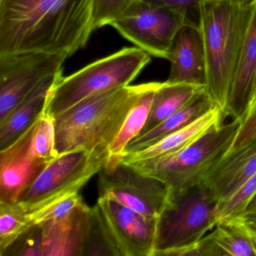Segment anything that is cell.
Here are the masks:
<instances>
[{
  "label": "cell",
  "mask_w": 256,
  "mask_h": 256,
  "mask_svg": "<svg viewBox=\"0 0 256 256\" xmlns=\"http://www.w3.org/2000/svg\"><path fill=\"white\" fill-rule=\"evenodd\" d=\"M256 194V173L248 178L232 196L218 202L216 216L218 222L240 218Z\"/></svg>",
  "instance_id": "27"
},
{
  "label": "cell",
  "mask_w": 256,
  "mask_h": 256,
  "mask_svg": "<svg viewBox=\"0 0 256 256\" xmlns=\"http://www.w3.org/2000/svg\"><path fill=\"white\" fill-rule=\"evenodd\" d=\"M218 202L202 182L182 191L170 190L158 218L154 256L200 240L218 222Z\"/></svg>",
  "instance_id": "6"
},
{
  "label": "cell",
  "mask_w": 256,
  "mask_h": 256,
  "mask_svg": "<svg viewBox=\"0 0 256 256\" xmlns=\"http://www.w3.org/2000/svg\"><path fill=\"white\" fill-rule=\"evenodd\" d=\"M240 218H242L247 227L256 230V194L252 199L242 216Z\"/></svg>",
  "instance_id": "31"
},
{
  "label": "cell",
  "mask_w": 256,
  "mask_h": 256,
  "mask_svg": "<svg viewBox=\"0 0 256 256\" xmlns=\"http://www.w3.org/2000/svg\"><path fill=\"white\" fill-rule=\"evenodd\" d=\"M94 0H0V58L72 56L88 44Z\"/></svg>",
  "instance_id": "1"
},
{
  "label": "cell",
  "mask_w": 256,
  "mask_h": 256,
  "mask_svg": "<svg viewBox=\"0 0 256 256\" xmlns=\"http://www.w3.org/2000/svg\"><path fill=\"white\" fill-rule=\"evenodd\" d=\"M84 256H120L97 204L91 208L90 222Z\"/></svg>",
  "instance_id": "24"
},
{
  "label": "cell",
  "mask_w": 256,
  "mask_h": 256,
  "mask_svg": "<svg viewBox=\"0 0 256 256\" xmlns=\"http://www.w3.org/2000/svg\"><path fill=\"white\" fill-rule=\"evenodd\" d=\"M256 173V138L228 152L204 178L218 202L230 197Z\"/></svg>",
  "instance_id": "15"
},
{
  "label": "cell",
  "mask_w": 256,
  "mask_h": 256,
  "mask_svg": "<svg viewBox=\"0 0 256 256\" xmlns=\"http://www.w3.org/2000/svg\"><path fill=\"white\" fill-rule=\"evenodd\" d=\"M152 84V82L128 85L96 94L56 116L54 126L58 154L109 150L130 110Z\"/></svg>",
  "instance_id": "3"
},
{
  "label": "cell",
  "mask_w": 256,
  "mask_h": 256,
  "mask_svg": "<svg viewBox=\"0 0 256 256\" xmlns=\"http://www.w3.org/2000/svg\"><path fill=\"white\" fill-rule=\"evenodd\" d=\"M67 58L44 54L0 58V122L44 79L62 72Z\"/></svg>",
  "instance_id": "10"
},
{
  "label": "cell",
  "mask_w": 256,
  "mask_h": 256,
  "mask_svg": "<svg viewBox=\"0 0 256 256\" xmlns=\"http://www.w3.org/2000/svg\"><path fill=\"white\" fill-rule=\"evenodd\" d=\"M216 106V104L211 100L206 89L202 90L184 107L158 126L132 140L127 145L124 155L154 144L166 136L190 125Z\"/></svg>",
  "instance_id": "19"
},
{
  "label": "cell",
  "mask_w": 256,
  "mask_h": 256,
  "mask_svg": "<svg viewBox=\"0 0 256 256\" xmlns=\"http://www.w3.org/2000/svg\"><path fill=\"white\" fill-rule=\"evenodd\" d=\"M98 197H106L150 218H158L168 196V187L121 161L110 158L98 173Z\"/></svg>",
  "instance_id": "9"
},
{
  "label": "cell",
  "mask_w": 256,
  "mask_h": 256,
  "mask_svg": "<svg viewBox=\"0 0 256 256\" xmlns=\"http://www.w3.org/2000/svg\"><path fill=\"white\" fill-rule=\"evenodd\" d=\"M185 24L180 13L138 0L110 26L150 56L168 60L174 38Z\"/></svg>",
  "instance_id": "8"
},
{
  "label": "cell",
  "mask_w": 256,
  "mask_h": 256,
  "mask_svg": "<svg viewBox=\"0 0 256 256\" xmlns=\"http://www.w3.org/2000/svg\"><path fill=\"white\" fill-rule=\"evenodd\" d=\"M256 88H254V94H253L252 100L251 104H252V103L254 101V100H256ZM251 104H250V106H251ZM247 113H248V112H247Z\"/></svg>",
  "instance_id": "34"
},
{
  "label": "cell",
  "mask_w": 256,
  "mask_h": 256,
  "mask_svg": "<svg viewBox=\"0 0 256 256\" xmlns=\"http://www.w3.org/2000/svg\"><path fill=\"white\" fill-rule=\"evenodd\" d=\"M91 208L84 204L70 215L38 226L42 256H84L89 233Z\"/></svg>",
  "instance_id": "13"
},
{
  "label": "cell",
  "mask_w": 256,
  "mask_h": 256,
  "mask_svg": "<svg viewBox=\"0 0 256 256\" xmlns=\"http://www.w3.org/2000/svg\"><path fill=\"white\" fill-rule=\"evenodd\" d=\"M86 204L80 192H74L65 194L44 206L28 212L34 226L41 224L49 220H56L70 215L78 208Z\"/></svg>",
  "instance_id": "26"
},
{
  "label": "cell",
  "mask_w": 256,
  "mask_h": 256,
  "mask_svg": "<svg viewBox=\"0 0 256 256\" xmlns=\"http://www.w3.org/2000/svg\"><path fill=\"white\" fill-rule=\"evenodd\" d=\"M224 118L226 114L223 110L216 106L190 125L166 136L154 144L144 149L125 154L121 161L124 162L143 161L176 152L193 143L212 127L224 124Z\"/></svg>",
  "instance_id": "17"
},
{
  "label": "cell",
  "mask_w": 256,
  "mask_h": 256,
  "mask_svg": "<svg viewBox=\"0 0 256 256\" xmlns=\"http://www.w3.org/2000/svg\"><path fill=\"white\" fill-rule=\"evenodd\" d=\"M109 150H76L58 156L28 190L19 204L31 212L68 193L80 192L107 166Z\"/></svg>",
  "instance_id": "7"
},
{
  "label": "cell",
  "mask_w": 256,
  "mask_h": 256,
  "mask_svg": "<svg viewBox=\"0 0 256 256\" xmlns=\"http://www.w3.org/2000/svg\"><path fill=\"white\" fill-rule=\"evenodd\" d=\"M138 0H94V24L95 30L110 26Z\"/></svg>",
  "instance_id": "28"
},
{
  "label": "cell",
  "mask_w": 256,
  "mask_h": 256,
  "mask_svg": "<svg viewBox=\"0 0 256 256\" xmlns=\"http://www.w3.org/2000/svg\"><path fill=\"white\" fill-rule=\"evenodd\" d=\"M208 235L214 256H256L251 236L241 218L218 222Z\"/></svg>",
  "instance_id": "21"
},
{
  "label": "cell",
  "mask_w": 256,
  "mask_h": 256,
  "mask_svg": "<svg viewBox=\"0 0 256 256\" xmlns=\"http://www.w3.org/2000/svg\"><path fill=\"white\" fill-rule=\"evenodd\" d=\"M96 204L120 256H154L158 218L106 197Z\"/></svg>",
  "instance_id": "11"
},
{
  "label": "cell",
  "mask_w": 256,
  "mask_h": 256,
  "mask_svg": "<svg viewBox=\"0 0 256 256\" xmlns=\"http://www.w3.org/2000/svg\"><path fill=\"white\" fill-rule=\"evenodd\" d=\"M32 146L36 155L48 162H52L58 158L56 148L54 118L41 114L35 121Z\"/></svg>",
  "instance_id": "25"
},
{
  "label": "cell",
  "mask_w": 256,
  "mask_h": 256,
  "mask_svg": "<svg viewBox=\"0 0 256 256\" xmlns=\"http://www.w3.org/2000/svg\"><path fill=\"white\" fill-rule=\"evenodd\" d=\"M156 6L166 7L182 14L187 25L198 28L200 23V6L206 0H142Z\"/></svg>",
  "instance_id": "29"
},
{
  "label": "cell",
  "mask_w": 256,
  "mask_h": 256,
  "mask_svg": "<svg viewBox=\"0 0 256 256\" xmlns=\"http://www.w3.org/2000/svg\"><path fill=\"white\" fill-rule=\"evenodd\" d=\"M168 60L170 70L166 82L206 88V56L198 28L185 24L179 30L172 42Z\"/></svg>",
  "instance_id": "14"
},
{
  "label": "cell",
  "mask_w": 256,
  "mask_h": 256,
  "mask_svg": "<svg viewBox=\"0 0 256 256\" xmlns=\"http://www.w3.org/2000/svg\"><path fill=\"white\" fill-rule=\"evenodd\" d=\"M254 4V0H206L200 6L198 29L206 56L205 89L224 113Z\"/></svg>",
  "instance_id": "2"
},
{
  "label": "cell",
  "mask_w": 256,
  "mask_h": 256,
  "mask_svg": "<svg viewBox=\"0 0 256 256\" xmlns=\"http://www.w3.org/2000/svg\"><path fill=\"white\" fill-rule=\"evenodd\" d=\"M28 212L19 204L0 203V256L34 227Z\"/></svg>",
  "instance_id": "23"
},
{
  "label": "cell",
  "mask_w": 256,
  "mask_h": 256,
  "mask_svg": "<svg viewBox=\"0 0 256 256\" xmlns=\"http://www.w3.org/2000/svg\"><path fill=\"white\" fill-rule=\"evenodd\" d=\"M204 88L188 84L163 82L156 92L148 121L137 137L158 126L184 107L198 92Z\"/></svg>",
  "instance_id": "20"
},
{
  "label": "cell",
  "mask_w": 256,
  "mask_h": 256,
  "mask_svg": "<svg viewBox=\"0 0 256 256\" xmlns=\"http://www.w3.org/2000/svg\"><path fill=\"white\" fill-rule=\"evenodd\" d=\"M150 60V55L139 48H124L66 77L61 74L43 112L55 118L88 97L128 86Z\"/></svg>",
  "instance_id": "5"
},
{
  "label": "cell",
  "mask_w": 256,
  "mask_h": 256,
  "mask_svg": "<svg viewBox=\"0 0 256 256\" xmlns=\"http://www.w3.org/2000/svg\"><path fill=\"white\" fill-rule=\"evenodd\" d=\"M244 224H245V223H244ZM246 227L247 230H248V234H250V236H251L252 240L253 245H254V250H256V230L247 227L246 226Z\"/></svg>",
  "instance_id": "32"
},
{
  "label": "cell",
  "mask_w": 256,
  "mask_h": 256,
  "mask_svg": "<svg viewBox=\"0 0 256 256\" xmlns=\"http://www.w3.org/2000/svg\"><path fill=\"white\" fill-rule=\"evenodd\" d=\"M256 112V98L254 100V101L252 103L251 106H250V108H248V113H247L245 119H246L248 116H250V115L254 114V112ZM244 119V120H245Z\"/></svg>",
  "instance_id": "33"
},
{
  "label": "cell",
  "mask_w": 256,
  "mask_h": 256,
  "mask_svg": "<svg viewBox=\"0 0 256 256\" xmlns=\"http://www.w3.org/2000/svg\"><path fill=\"white\" fill-rule=\"evenodd\" d=\"M256 138V112L242 121L230 150L236 149Z\"/></svg>",
  "instance_id": "30"
},
{
  "label": "cell",
  "mask_w": 256,
  "mask_h": 256,
  "mask_svg": "<svg viewBox=\"0 0 256 256\" xmlns=\"http://www.w3.org/2000/svg\"><path fill=\"white\" fill-rule=\"evenodd\" d=\"M256 84V2L232 80L224 114L244 121Z\"/></svg>",
  "instance_id": "16"
},
{
  "label": "cell",
  "mask_w": 256,
  "mask_h": 256,
  "mask_svg": "<svg viewBox=\"0 0 256 256\" xmlns=\"http://www.w3.org/2000/svg\"><path fill=\"white\" fill-rule=\"evenodd\" d=\"M34 126L35 122L13 143L0 151V203L20 202L50 163L38 158L34 152Z\"/></svg>",
  "instance_id": "12"
},
{
  "label": "cell",
  "mask_w": 256,
  "mask_h": 256,
  "mask_svg": "<svg viewBox=\"0 0 256 256\" xmlns=\"http://www.w3.org/2000/svg\"><path fill=\"white\" fill-rule=\"evenodd\" d=\"M61 74L62 72L44 79L0 122V150L20 137L42 113L49 92Z\"/></svg>",
  "instance_id": "18"
},
{
  "label": "cell",
  "mask_w": 256,
  "mask_h": 256,
  "mask_svg": "<svg viewBox=\"0 0 256 256\" xmlns=\"http://www.w3.org/2000/svg\"><path fill=\"white\" fill-rule=\"evenodd\" d=\"M162 84L152 82V86L140 96L128 113L119 134L109 149L110 158H122L127 145L143 130L148 121L156 92Z\"/></svg>",
  "instance_id": "22"
},
{
  "label": "cell",
  "mask_w": 256,
  "mask_h": 256,
  "mask_svg": "<svg viewBox=\"0 0 256 256\" xmlns=\"http://www.w3.org/2000/svg\"><path fill=\"white\" fill-rule=\"evenodd\" d=\"M254 2H256V0H254Z\"/></svg>",
  "instance_id": "35"
},
{
  "label": "cell",
  "mask_w": 256,
  "mask_h": 256,
  "mask_svg": "<svg viewBox=\"0 0 256 256\" xmlns=\"http://www.w3.org/2000/svg\"><path fill=\"white\" fill-rule=\"evenodd\" d=\"M242 120L216 126L180 150L143 161L122 162L145 176L164 182L172 192L200 184L205 175L230 150Z\"/></svg>",
  "instance_id": "4"
}]
</instances>
